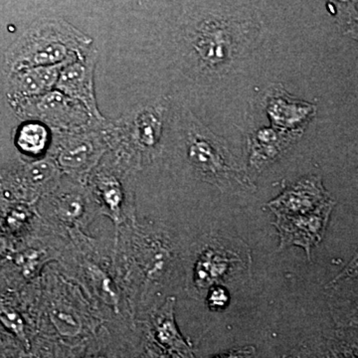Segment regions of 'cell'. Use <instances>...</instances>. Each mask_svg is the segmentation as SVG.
<instances>
[{
  "label": "cell",
  "instance_id": "obj_1",
  "mask_svg": "<svg viewBox=\"0 0 358 358\" xmlns=\"http://www.w3.org/2000/svg\"><path fill=\"white\" fill-rule=\"evenodd\" d=\"M93 39L67 21L53 18L32 26L9 49L6 65L10 72L63 64L88 51Z\"/></svg>",
  "mask_w": 358,
  "mask_h": 358
},
{
  "label": "cell",
  "instance_id": "obj_2",
  "mask_svg": "<svg viewBox=\"0 0 358 358\" xmlns=\"http://www.w3.org/2000/svg\"><path fill=\"white\" fill-rule=\"evenodd\" d=\"M187 159L202 180L221 189H253L254 186L222 141L203 124L192 120L186 136Z\"/></svg>",
  "mask_w": 358,
  "mask_h": 358
},
{
  "label": "cell",
  "instance_id": "obj_3",
  "mask_svg": "<svg viewBox=\"0 0 358 358\" xmlns=\"http://www.w3.org/2000/svg\"><path fill=\"white\" fill-rule=\"evenodd\" d=\"M108 120H92L82 128L52 131L49 157L61 173L77 180H87L110 150Z\"/></svg>",
  "mask_w": 358,
  "mask_h": 358
},
{
  "label": "cell",
  "instance_id": "obj_4",
  "mask_svg": "<svg viewBox=\"0 0 358 358\" xmlns=\"http://www.w3.org/2000/svg\"><path fill=\"white\" fill-rule=\"evenodd\" d=\"M248 248L240 240L211 237L200 245L190 266V288L201 296L214 286H223L248 270Z\"/></svg>",
  "mask_w": 358,
  "mask_h": 358
},
{
  "label": "cell",
  "instance_id": "obj_5",
  "mask_svg": "<svg viewBox=\"0 0 358 358\" xmlns=\"http://www.w3.org/2000/svg\"><path fill=\"white\" fill-rule=\"evenodd\" d=\"M129 171L113 157L107 162L102 159L86 180L99 211L117 226L134 219V193L127 178Z\"/></svg>",
  "mask_w": 358,
  "mask_h": 358
},
{
  "label": "cell",
  "instance_id": "obj_6",
  "mask_svg": "<svg viewBox=\"0 0 358 358\" xmlns=\"http://www.w3.org/2000/svg\"><path fill=\"white\" fill-rule=\"evenodd\" d=\"M18 103L23 115L46 124L52 131L82 128L95 120L81 103L56 89Z\"/></svg>",
  "mask_w": 358,
  "mask_h": 358
},
{
  "label": "cell",
  "instance_id": "obj_7",
  "mask_svg": "<svg viewBox=\"0 0 358 358\" xmlns=\"http://www.w3.org/2000/svg\"><path fill=\"white\" fill-rule=\"evenodd\" d=\"M47 215L68 229L81 231L99 211L87 183L73 178L46 194Z\"/></svg>",
  "mask_w": 358,
  "mask_h": 358
},
{
  "label": "cell",
  "instance_id": "obj_8",
  "mask_svg": "<svg viewBox=\"0 0 358 358\" xmlns=\"http://www.w3.org/2000/svg\"><path fill=\"white\" fill-rule=\"evenodd\" d=\"M334 204V201L331 200L310 213L275 216L273 226L279 235L280 251L291 246L301 247L310 260L313 247L319 245L326 232Z\"/></svg>",
  "mask_w": 358,
  "mask_h": 358
},
{
  "label": "cell",
  "instance_id": "obj_9",
  "mask_svg": "<svg viewBox=\"0 0 358 358\" xmlns=\"http://www.w3.org/2000/svg\"><path fill=\"white\" fill-rule=\"evenodd\" d=\"M99 53L91 47L61 70L55 89L78 101L86 108L93 119L105 121L96 103L94 75Z\"/></svg>",
  "mask_w": 358,
  "mask_h": 358
},
{
  "label": "cell",
  "instance_id": "obj_10",
  "mask_svg": "<svg viewBox=\"0 0 358 358\" xmlns=\"http://www.w3.org/2000/svg\"><path fill=\"white\" fill-rule=\"evenodd\" d=\"M136 264L150 286L166 279L176 261L174 244L166 231L148 230L138 234Z\"/></svg>",
  "mask_w": 358,
  "mask_h": 358
},
{
  "label": "cell",
  "instance_id": "obj_11",
  "mask_svg": "<svg viewBox=\"0 0 358 358\" xmlns=\"http://www.w3.org/2000/svg\"><path fill=\"white\" fill-rule=\"evenodd\" d=\"M238 34L231 25L209 20L200 25L192 44L200 63L208 69H220L229 64L238 50Z\"/></svg>",
  "mask_w": 358,
  "mask_h": 358
},
{
  "label": "cell",
  "instance_id": "obj_12",
  "mask_svg": "<svg viewBox=\"0 0 358 358\" xmlns=\"http://www.w3.org/2000/svg\"><path fill=\"white\" fill-rule=\"evenodd\" d=\"M282 358H358V329L339 327L315 334Z\"/></svg>",
  "mask_w": 358,
  "mask_h": 358
},
{
  "label": "cell",
  "instance_id": "obj_13",
  "mask_svg": "<svg viewBox=\"0 0 358 358\" xmlns=\"http://www.w3.org/2000/svg\"><path fill=\"white\" fill-rule=\"evenodd\" d=\"M331 200L322 179L308 176L285 188L281 194L268 202L267 207L275 216H296L315 211Z\"/></svg>",
  "mask_w": 358,
  "mask_h": 358
},
{
  "label": "cell",
  "instance_id": "obj_14",
  "mask_svg": "<svg viewBox=\"0 0 358 358\" xmlns=\"http://www.w3.org/2000/svg\"><path fill=\"white\" fill-rule=\"evenodd\" d=\"M303 129L282 131L275 128L259 129L249 138V164L257 173L265 171L280 159L301 138Z\"/></svg>",
  "mask_w": 358,
  "mask_h": 358
},
{
  "label": "cell",
  "instance_id": "obj_15",
  "mask_svg": "<svg viewBox=\"0 0 358 358\" xmlns=\"http://www.w3.org/2000/svg\"><path fill=\"white\" fill-rule=\"evenodd\" d=\"M176 298L169 296L150 315L147 334L157 345L176 358H195L192 345L179 333L174 319Z\"/></svg>",
  "mask_w": 358,
  "mask_h": 358
},
{
  "label": "cell",
  "instance_id": "obj_16",
  "mask_svg": "<svg viewBox=\"0 0 358 358\" xmlns=\"http://www.w3.org/2000/svg\"><path fill=\"white\" fill-rule=\"evenodd\" d=\"M266 112L273 128L282 131L303 129L315 115L312 103L293 98L282 88L270 90L266 98Z\"/></svg>",
  "mask_w": 358,
  "mask_h": 358
},
{
  "label": "cell",
  "instance_id": "obj_17",
  "mask_svg": "<svg viewBox=\"0 0 358 358\" xmlns=\"http://www.w3.org/2000/svg\"><path fill=\"white\" fill-rule=\"evenodd\" d=\"M67 63L37 66L14 72L10 80L9 95L15 102L20 103L25 99L48 93L55 89L61 70Z\"/></svg>",
  "mask_w": 358,
  "mask_h": 358
},
{
  "label": "cell",
  "instance_id": "obj_18",
  "mask_svg": "<svg viewBox=\"0 0 358 358\" xmlns=\"http://www.w3.org/2000/svg\"><path fill=\"white\" fill-rule=\"evenodd\" d=\"M82 277L86 282L90 291L95 294L96 300L103 303V307L112 310L114 315L122 317V296L117 280L109 271L101 267L93 261L84 260Z\"/></svg>",
  "mask_w": 358,
  "mask_h": 358
},
{
  "label": "cell",
  "instance_id": "obj_19",
  "mask_svg": "<svg viewBox=\"0 0 358 358\" xmlns=\"http://www.w3.org/2000/svg\"><path fill=\"white\" fill-rule=\"evenodd\" d=\"M50 129L40 122H26L18 129L16 145L26 155L32 157H42L51 147Z\"/></svg>",
  "mask_w": 358,
  "mask_h": 358
},
{
  "label": "cell",
  "instance_id": "obj_20",
  "mask_svg": "<svg viewBox=\"0 0 358 358\" xmlns=\"http://www.w3.org/2000/svg\"><path fill=\"white\" fill-rule=\"evenodd\" d=\"M0 322L16 336L25 348L29 350L30 338L24 317L13 303H9L7 299L2 298L1 296H0Z\"/></svg>",
  "mask_w": 358,
  "mask_h": 358
},
{
  "label": "cell",
  "instance_id": "obj_21",
  "mask_svg": "<svg viewBox=\"0 0 358 358\" xmlns=\"http://www.w3.org/2000/svg\"><path fill=\"white\" fill-rule=\"evenodd\" d=\"M48 252L46 253L43 249L28 247L15 254L14 262L24 277L31 279L38 275L45 264L48 262Z\"/></svg>",
  "mask_w": 358,
  "mask_h": 358
},
{
  "label": "cell",
  "instance_id": "obj_22",
  "mask_svg": "<svg viewBox=\"0 0 358 358\" xmlns=\"http://www.w3.org/2000/svg\"><path fill=\"white\" fill-rule=\"evenodd\" d=\"M31 219L32 213L29 209L25 208V207H17V208H13L7 212L2 218L0 226L4 233L8 234L9 236H13V235L22 232L29 225Z\"/></svg>",
  "mask_w": 358,
  "mask_h": 358
},
{
  "label": "cell",
  "instance_id": "obj_23",
  "mask_svg": "<svg viewBox=\"0 0 358 358\" xmlns=\"http://www.w3.org/2000/svg\"><path fill=\"white\" fill-rule=\"evenodd\" d=\"M327 6L338 22L352 25L358 20L357 0H327Z\"/></svg>",
  "mask_w": 358,
  "mask_h": 358
},
{
  "label": "cell",
  "instance_id": "obj_24",
  "mask_svg": "<svg viewBox=\"0 0 358 358\" xmlns=\"http://www.w3.org/2000/svg\"><path fill=\"white\" fill-rule=\"evenodd\" d=\"M230 294L224 286H214L206 293V303L208 308L215 312L225 310L229 305Z\"/></svg>",
  "mask_w": 358,
  "mask_h": 358
},
{
  "label": "cell",
  "instance_id": "obj_25",
  "mask_svg": "<svg viewBox=\"0 0 358 358\" xmlns=\"http://www.w3.org/2000/svg\"><path fill=\"white\" fill-rule=\"evenodd\" d=\"M255 355L256 348L252 345H246L219 353V355H214L210 358H254Z\"/></svg>",
  "mask_w": 358,
  "mask_h": 358
},
{
  "label": "cell",
  "instance_id": "obj_26",
  "mask_svg": "<svg viewBox=\"0 0 358 358\" xmlns=\"http://www.w3.org/2000/svg\"><path fill=\"white\" fill-rule=\"evenodd\" d=\"M13 254V238L0 231V263L4 262L8 257Z\"/></svg>",
  "mask_w": 358,
  "mask_h": 358
},
{
  "label": "cell",
  "instance_id": "obj_27",
  "mask_svg": "<svg viewBox=\"0 0 358 358\" xmlns=\"http://www.w3.org/2000/svg\"><path fill=\"white\" fill-rule=\"evenodd\" d=\"M348 33L352 38L358 40V20L350 25V27L348 29Z\"/></svg>",
  "mask_w": 358,
  "mask_h": 358
}]
</instances>
